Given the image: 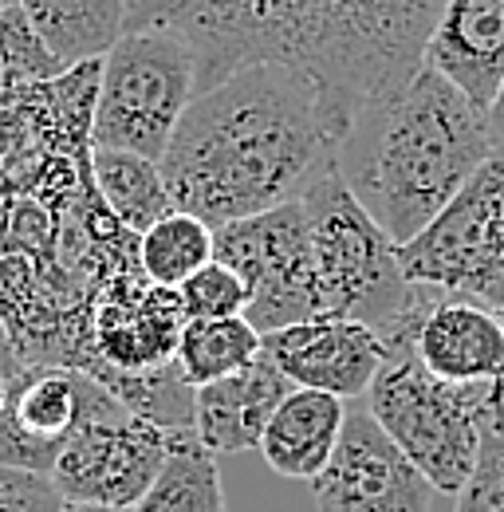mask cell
Listing matches in <instances>:
<instances>
[{
    "mask_svg": "<svg viewBox=\"0 0 504 512\" xmlns=\"http://www.w3.org/2000/svg\"><path fill=\"white\" fill-rule=\"evenodd\" d=\"M63 497L48 473L0 465V512H60Z\"/></svg>",
    "mask_w": 504,
    "mask_h": 512,
    "instance_id": "26",
    "label": "cell"
},
{
    "mask_svg": "<svg viewBox=\"0 0 504 512\" xmlns=\"http://www.w3.org/2000/svg\"><path fill=\"white\" fill-rule=\"evenodd\" d=\"M189 320H221V316H245L249 308V284L221 260L201 264L189 280L178 284Z\"/></svg>",
    "mask_w": 504,
    "mask_h": 512,
    "instance_id": "24",
    "label": "cell"
},
{
    "mask_svg": "<svg viewBox=\"0 0 504 512\" xmlns=\"http://www.w3.org/2000/svg\"><path fill=\"white\" fill-rule=\"evenodd\" d=\"M422 64L489 111L504 83V0H445Z\"/></svg>",
    "mask_w": 504,
    "mask_h": 512,
    "instance_id": "14",
    "label": "cell"
},
{
    "mask_svg": "<svg viewBox=\"0 0 504 512\" xmlns=\"http://www.w3.org/2000/svg\"><path fill=\"white\" fill-rule=\"evenodd\" d=\"M260 355V331L245 316L186 320L178 339V367L189 386H205L249 367Z\"/></svg>",
    "mask_w": 504,
    "mask_h": 512,
    "instance_id": "21",
    "label": "cell"
},
{
    "mask_svg": "<svg viewBox=\"0 0 504 512\" xmlns=\"http://www.w3.org/2000/svg\"><path fill=\"white\" fill-rule=\"evenodd\" d=\"M174 438L178 434L130 414L123 402H115L103 414L87 418L67 438L63 453L56 457L52 481L63 501L134 509L166 469Z\"/></svg>",
    "mask_w": 504,
    "mask_h": 512,
    "instance_id": "9",
    "label": "cell"
},
{
    "mask_svg": "<svg viewBox=\"0 0 504 512\" xmlns=\"http://www.w3.org/2000/svg\"><path fill=\"white\" fill-rule=\"evenodd\" d=\"M351 123L296 67L245 64L197 91L158 158L174 209L209 229L300 201Z\"/></svg>",
    "mask_w": 504,
    "mask_h": 512,
    "instance_id": "2",
    "label": "cell"
},
{
    "mask_svg": "<svg viewBox=\"0 0 504 512\" xmlns=\"http://www.w3.org/2000/svg\"><path fill=\"white\" fill-rule=\"evenodd\" d=\"M60 512H134V509H115V505H83V501H63Z\"/></svg>",
    "mask_w": 504,
    "mask_h": 512,
    "instance_id": "29",
    "label": "cell"
},
{
    "mask_svg": "<svg viewBox=\"0 0 504 512\" xmlns=\"http://www.w3.org/2000/svg\"><path fill=\"white\" fill-rule=\"evenodd\" d=\"M292 383L260 351L249 367L193 390V438L217 453H245L264 438L268 418L284 402Z\"/></svg>",
    "mask_w": 504,
    "mask_h": 512,
    "instance_id": "15",
    "label": "cell"
},
{
    "mask_svg": "<svg viewBox=\"0 0 504 512\" xmlns=\"http://www.w3.org/2000/svg\"><path fill=\"white\" fill-rule=\"evenodd\" d=\"M260 351L280 367V375L292 386L323 390L335 398L367 394L386 359V347L371 327L335 316H315L268 331L260 335Z\"/></svg>",
    "mask_w": 504,
    "mask_h": 512,
    "instance_id": "13",
    "label": "cell"
},
{
    "mask_svg": "<svg viewBox=\"0 0 504 512\" xmlns=\"http://www.w3.org/2000/svg\"><path fill=\"white\" fill-rule=\"evenodd\" d=\"M410 351L430 375L449 383L504 379V327L497 312L457 296H441L422 316Z\"/></svg>",
    "mask_w": 504,
    "mask_h": 512,
    "instance_id": "16",
    "label": "cell"
},
{
    "mask_svg": "<svg viewBox=\"0 0 504 512\" xmlns=\"http://www.w3.org/2000/svg\"><path fill=\"white\" fill-rule=\"evenodd\" d=\"M4 402H8V386L0 383V414H4Z\"/></svg>",
    "mask_w": 504,
    "mask_h": 512,
    "instance_id": "30",
    "label": "cell"
},
{
    "mask_svg": "<svg viewBox=\"0 0 504 512\" xmlns=\"http://www.w3.org/2000/svg\"><path fill=\"white\" fill-rule=\"evenodd\" d=\"M497 320H501V327H504V304L497 308Z\"/></svg>",
    "mask_w": 504,
    "mask_h": 512,
    "instance_id": "32",
    "label": "cell"
},
{
    "mask_svg": "<svg viewBox=\"0 0 504 512\" xmlns=\"http://www.w3.org/2000/svg\"><path fill=\"white\" fill-rule=\"evenodd\" d=\"M24 371V363H20V355H16V343H12V331H8V323L0 320V383L8 386L16 375Z\"/></svg>",
    "mask_w": 504,
    "mask_h": 512,
    "instance_id": "27",
    "label": "cell"
},
{
    "mask_svg": "<svg viewBox=\"0 0 504 512\" xmlns=\"http://www.w3.org/2000/svg\"><path fill=\"white\" fill-rule=\"evenodd\" d=\"M119 398L79 367H24L8 383L0 414V465L48 473L67 438Z\"/></svg>",
    "mask_w": 504,
    "mask_h": 512,
    "instance_id": "12",
    "label": "cell"
},
{
    "mask_svg": "<svg viewBox=\"0 0 504 512\" xmlns=\"http://www.w3.org/2000/svg\"><path fill=\"white\" fill-rule=\"evenodd\" d=\"M453 512H504V422L481 434L473 469L457 489Z\"/></svg>",
    "mask_w": 504,
    "mask_h": 512,
    "instance_id": "25",
    "label": "cell"
},
{
    "mask_svg": "<svg viewBox=\"0 0 504 512\" xmlns=\"http://www.w3.org/2000/svg\"><path fill=\"white\" fill-rule=\"evenodd\" d=\"M300 205L312 233L323 316L371 327L386 351L414 347L422 316L441 300L438 288L406 280L398 245L335 170L315 178Z\"/></svg>",
    "mask_w": 504,
    "mask_h": 512,
    "instance_id": "4",
    "label": "cell"
},
{
    "mask_svg": "<svg viewBox=\"0 0 504 512\" xmlns=\"http://www.w3.org/2000/svg\"><path fill=\"white\" fill-rule=\"evenodd\" d=\"M315 512H434L438 489L371 418L347 410L327 465L312 477Z\"/></svg>",
    "mask_w": 504,
    "mask_h": 512,
    "instance_id": "11",
    "label": "cell"
},
{
    "mask_svg": "<svg viewBox=\"0 0 504 512\" xmlns=\"http://www.w3.org/2000/svg\"><path fill=\"white\" fill-rule=\"evenodd\" d=\"M410 284L497 312L504 304V146L453 193L438 217L398 245Z\"/></svg>",
    "mask_w": 504,
    "mask_h": 512,
    "instance_id": "7",
    "label": "cell"
},
{
    "mask_svg": "<svg viewBox=\"0 0 504 512\" xmlns=\"http://www.w3.org/2000/svg\"><path fill=\"white\" fill-rule=\"evenodd\" d=\"M20 8L63 67L103 60L126 32V0H20Z\"/></svg>",
    "mask_w": 504,
    "mask_h": 512,
    "instance_id": "18",
    "label": "cell"
},
{
    "mask_svg": "<svg viewBox=\"0 0 504 512\" xmlns=\"http://www.w3.org/2000/svg\"><path fill=\"white\" fill-rule=\"evenodd\" d=\"M67 67L44 48V40L36 36L28 12L20 8V0L0 16V83L20 87V83H48L63 75Z\"/></svg>",
    "mask_w": 504,
    "mask_h": 512,
    "instance_id": "23",
    "label": "cell"
},
{
    "mask_svg": "<svg viewBox=\"0 0 504 512\" xmlns=\"http://www.w3.org/2000/svg\"><path fill=\"white\" fill-rule=\"evenodd\" d=\"M186 304L178 288L154 284L142 264L111 276L91 304V379L111 386L123 375H150L178 359L186 327Z\"/></svg>",
    "mask_w": 504,
    "mask_h": 512,
    "instance_id": "10",
    "label": "cell"
},
{
    "mask_svg": "<svg viewBox=\"0 0 504 512\" xmlns=\"http://www.w3.org/2000/svg\"><path fill=\"white\" fill-rule=\"evenodd\" d=\"M12 4H16V0H0V16H4V12L12 8Z\"/></svg>",
    "mask_w": 504,
    "mask_h": 512,
    "instance_id": "31",
    "label": "cell"
},
{
    "mask_svg": "<svg viewBox=\"0 0 504 512\" xmlns=\"http://www.w3.org/2000/svg\"><path fill=\"white\" fill-rule=\"evenodd\" d=\"M481 111L441 71L422 64L398 91L367 103L347 130L335 174L394 245L418 237L497 150Z\"/></svg>",
    "mask_w": 504,
    "mask_h": 512,
    "instance_id": "3",
    "label": "cell"
},
{
    "mask_svg": "<svg viewBox=\"0 0 504 512\" xmlns=\"http://www.w3.org/2000/svg\"><path fill=\"white\" fill-rule=\"evenodd\" d=\"M213 260V229L193 213H166L138 237V264L154 284L178 288L201 264Z\"/></svg>",
    "mask_w": 504,
    "mask_h": 512,
    "instance_id": "22",
    "label": "cell"
},
{
    "mask_svg": "<svg viewBox=\"0 0 504 512\" xmlns=\"http://www.w3.org/2000/svg\"><path fill=\"white\" fill-rule=\"evenodd\" d=\"M197 95V56L170 28H130L99 60L91 146L162 158Z\"/></svg>",
    "mask_w": 504,
    "mask_h": 512,
    "instance_id": "6",
    "label": "cell"
},
{
    "mask_svg": "<svg viewBox=\"0 0 504 512\" xmlns=\"http://www.w3.org/2000/svg\"><path fill=\"white\" fill-rule=\"evenodd\" d=\"M343 418H347L343 398L308 390V386H292L284 402L276 406V414L268 418L256 449L264 453L272 473L292 477V481H312L339 442Z\"/></svg>",
    "mask_w": 504,
    "mask_h": 512,
    "instance_id": "17",
    "label": "cell"
},
{
    "mask_svg": "<svg viewBox=\"0 0 504 512\" xmlns=\"http://www.w3.org/2000/svg\"><path fill=\"white\" fill-rule=\"evenodd\" d=\"M489 127L497 134V142L504 146V83H501V95L493 99V107H489Z\"/></svg>",
    "mask_w": 504,
    "mask_h": 512,
    "instance_id": "28",
    "label": "cell"
},
{
    "mask_svg": "<svg viewBox=\"0 0 504 512\" xmlns=\"http://www.w3.org/2000/svg\"><path fill=\"white\" fill-rule=\"evenodd\" d=\"M91 178H95V190L103 197V205L134 237H142L154 221L174 213V197L166 190L162 166L154 158L91 146Z\"/></svg>",
    "mask_w": 504,
    "mask_h": 512,
    "instance_id": "19",
    "label": "cell"
},
{
    "mask_svg": "<svg viewBox=\"0 0 504 512\" xmlns=\"http://www.w3.org/2000/svg\"><path fill=\"white\" fill-rule=\"evenodd\" d=\"M213 260L229 264L249 284L245 320L260 335L323 316L312 233L300 201H284L276 209L217 225Z\"/></svg>",
    "mask_w": 504,
    "mask_h": 512,
    "instance_id": "8",
    "label": "cell"
},
{
    "mask_svg": "<svg viewBox=\"0 0 504 512\" xmlns=\"http://www.w3.org/2000/svg\"><path fill=\"white\" fill-rule=\"evenodd\" d=\"M367 410L438 493H457L473 469L481 434L504 422V379L449 383L402 347L386 351L367 386Z\"/></svg>",
    "mask_w": 504,
    "mask_h": 512,
    "instance_id": "5",
    "label": "cell"
},
{
    "mask_svg": "<svg viewBox=\"0 0 504 512\" xmlns=\"http://www.w3.org/2000/svg\"><path fill=\"white\" fill-rule=\"evenodd\" d=\"M134 512H229L217 461L193 438V430L174 438L166 469L158 473L150 493L134 505Z\"/></svg>",
    "mask_w": 504,
    "mask_h": 512,
    "instance_id": "20",
    "label": "cell"
},
{
    "mask_svg": "<svg viewBox=\"0 0 504 512\" xmlns=\"http://www.w3.org/2000/svg\"><path fill=\"white\" fill-rule=\"evenodd\" d=\"M445 0H126L130 28H170L197 56V91L245 64L296 67L355 123L418 67Z\"/></svg>",
    "mask_w": 504,
    "mask_h": 512,
    "instance_id": "1",
    "label": "cell"
}]
</instances>
